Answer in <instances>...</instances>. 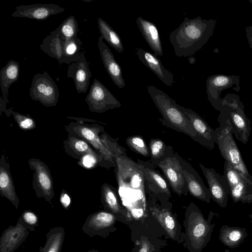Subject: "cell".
<instances>
[{
    "mask_svg": "<svg viewBox=\"0 0 252 252\" xmlns=\"http://www.w3.org/2000/svg\"><path fill=\"white\" fill-rule=\"evenodd\" d=\"M64 236V229L62 227L50 229L46 234V243L43 247H39V252H61Z\"/></svg>",
    "mask_w": 252,
    "mask_h": 252,
    "instance_id": "obj_32",
    "label": "cell"
},
{
    "mask_svg": "<svg viewBox=\"0 0 252 252\" xmlns=\"http://www.w3.org/2000/svg\"><path fill=\"white\" fill-rule=\"evenodd\" d=\"M12 115L19 127L24 130H32L36 127L34 120L29 115H25L14 112L11 109H8L6 115Z\"/></svg>",
    "mask_w": 252,
    "mask_h": 252,
    "instance_id": "obj_40",
    "label": "cell"
},
{
    "mask_svg": "<svg viewBox=\"0 0 252 252\" xmlns=\"http://www.w3.org/2000/svg\"><path fill=\"white\" fill-rule=\"evenodd\" d=\"M9 169V163L6 161L4 155H2L0 160V194L17 209L20 200L17 195Z\"/></svg>",
    "mask_w": 252,
    "mask_h": 252,
    "instance_id": "obj_26",
    "label": "cell"
},
{
    "mask_svg": "<svg viewBox=\"0 0 252 252\" xmlns=\"http://www.w3.org/2000/svg\"><path fill=\"white\" fill-rule=\"evenodd\" d=\"M115 161L117 190L122 205L133 220L147 216L149 213L143 165L127 155L116 157Z\"/></svg>",
    "mask_w": 252,
    "mask_h": 252,
    "instance_id": "obj_1",
    "label": "cell"
},
{
    "mask_svg": "<svg viewBox=\"0 0 252 252\" xmlns=\"http://www.w3.org/2000/svg\"><path fill=\"white\" fill-rule=\"evenodd\" d=\"M219 111L218 122L220 123L228 120L234 136L242 143L246 144L249 139L252 122L245 114L240 97L236 94H226L222 98Z\"/></svg>",
    "mask_w": 252,
    "mask_h": 252,
    "instance_id": "obj_6",
    "label": "cell"
},
{
    "mask_svg": "<svg viewBox=\"0 0 252 252\" xmlns=\"http://www.w3.org/2000/svg\"><path fill=\"white\" fill-rule=\"evenodd\" d=\"M245 228L223 226L220 231V239L224 245L234 248L238 246L247 237Z\"/></svg>",
    "mask_w": 252,
    "mask_h": 252,
    "instance_id": "obj_33",
    "label": "cell"
},
{
    "mask_svg": "<svg viewBox=\"0 0 252 252\" xmlns=\"http://www.w3.org/2000/svg\"><path fill=\"white\" fill-rule=\"evenodd\" d=\"M65 41L56 29L42 41L40 49L49 57L57 60L60 64L66 63L64 53Z\"/></svg>",
    "mask_w": 252,
    "mask_h": 252,
    "instance_id": "obj_27",
    "label": "cell"
},
{
    "mask_svg": "<svg viewBox=\"0 0 252 252\" xmlns=\"http://www.w3.org/2000/svg\"><path fill=\"white\" fill-rule=\"evenodd\" d=\"M214 215L210 212L207 220L193 202L187 207L183 220L185 232L183 245L189 252H201L209 242L215 226L211 223Z\"/></svg>",
    "mask_w": 252,
    "mask_h": 252,
    "instance_id": "obj_4",
    "label": "cell"
},
{
    "mask_svg": "<svg viewBox=\"0 0 252 252\" xmlns=\"http://www.w3.org/2000/svg\"><path fill=\"white\" fill-rule=\"evenodd\" d=\"M199 165L209 186L211 199L220 207L225 208L229 195V189L224 177L213 168H208L201 163Z\"/></svg>",
    "mask_w": 252,
    "mask_h": 252,
    "instance_id": "obj_17",
    "label": "cell"
},
{
    "mask_svg": "<svg viewBox=\"0 0 252 252\" xmlns=\"http://www.w3.org/2000/svg\"><path fill=\"white\" fill-rule=\"evenodd\" d=\"M86 252H99V251L95 249H92Z\"/></svg>",
    "mask_w": 252,
    "mask_h": 252,
    "instance_id": "obj_44",
    "label": "cell"
},
{
    "mask_svg": "<svg viewBox=\"0 0 252 252\" xmlns=\"http://www.w3.org/2000/svg\"><path fill=\"white\" fill-rule=\"evenodd\" d=\"M137 162L143 166L145 188L148 197L156 199L161 204L170 202L172 197L170 187L167 181L156 170V166L151 162L138 158Z\"/></svg>",
    "mask_w": 252,
    "mask_h": 252,
    "instance_id": "obj_11",
    "label": "cell"
},
{
    "mask_svg": "<svg viewBox=\"0 0 252 252\" xmlns=\"http://www.w3.org/2000/svg\"><path fill=\"white\" fill-rule=\"evenodd\" d=\"M126 143L135 152L146 158L150 157L149 147L141 135L130 136L126 138Z\"/></svg>",
    "mask_w": 252,
    "mask_h": 252,
    "instance_id": "obj_39",
    "label": "cell"
},
{
    "mask_svg": "<svg viewBox=\"0 0 252 252\" xmlns=\"http://www.w3.org/2000/svg\"><path fill=\"white\" fill-rule=\"evenodd\" d=\"M31 98L46 107L55 106L60 96L58 86L46 71L34 75L30 89Z\"/></svg>",
    "mask_w": 252,
    "mask_h": 252,
    "instance_id": "obj_12",
    "label": "cell"
},
{
    "mask_svg": "<svg viewBox=\"0 0 252 252\" xmlns=\"http://www.w3.org/2000/svg\"><path fill=\"white\" fill-rule=\"evenodd\" d=\"M56 30L65 42L76 38L79 31L77 22L73 15L65 19Z\"/></svg>",
    "mask_w": 252,
    "mask_h": 252,
    "instance_id": "obj_36",
    "label": "cell"
},
{
    "mask_svg": "<svg viewBox=\"0 0 252 252\" xmlns=\"http://www.w3.org/2000/svg\"><path fill=\"white\" fill-rule=\"evenodd\" d=\"M64 53L66 64H71L80 60L84 55L83 44L78 38L65 42Z\"/></svg>",
    "mask_w": 252,
    "mask_h": 252,
    "instance_id": "obj_35",
    "label": "cell"
},
{
    "mask_svg": "<svg viewBox=\"0 0 252 252\" xmlns=\"http://www.w3.org/2000/svg\"><path fill=\"white\" fill-rule=\"evenodd\" d=\"M245 32L249 45L252 50V26L246 27Z\"/></svg>",
    "mask_w": 252,
    "mask_h": 252,
    "instance_id": "obj_43",
    "label": "cell"
},
{
    "mask_svg": "<svg viewBox=\"0 0 252 252\" xmlns=\"http://www.w3.org/2000/svg\"><path fill=\"white\" fill-rule=\"evenodd\" d=\"M178 156L170 146L165 155L155 166L161 169L174 193L178 196L187 195L189 192Z\"/></svg>",
    "mask_w": 252,
    "mask_h": 252,
    "instance_id": "obj_10",
    "label": "cell"
},
{
    "mask_svg": "<svg viewBox=\"0 0 252 252\" xmlns=\"http://www.w3.org/2000/svg\"><path fill=\"white\" fill-rule=\"evenodd\" d=\"M63 148L68 155L77 160L87 153L96 151L85 140L69 134L63 141Z\"/></svg>",
    "mask_w": 252,
    "mask_h": 252,
    "instance_id": "obj_31",
    "label": "cell"
},
{
    "mask_svg": "<svg viewBox=\"0 0 252 252\" xmlns=\"http://www.w3.org/2000/svg\"><path fill=\"white\" fill-rule=\"evenodd\" d=\"M181 110L189 119L196 134L195 141L209 150L215 147L216 132L207 123L192 110L179 105Z\"/></svg>",
    "mask_w": 252,
    "mask_h": 252,
    "instance_id": "obj_20",
    "label": "cell"
},
{
    "mask_svg": "<svg viewBox=\"0 0 252 252\" xmlns=\"http://www.w3.org/2000/svg\"><path fill=\"white\" fill-rule=\"evenodd\" d=\"M128 226L133 244L132 252H163L167 246V234L150 213L143 218L133 220Z\"/></svg>",
    "mask_w": 252,
    "mask_h": 252,
    "instance_id": "obj_3",
    "label": "cell"
},
{
    "mask_svg": "<svg viewBox=\"0 0 252 252\" xmlns=\"http://www.w3.org/2000/svg\"><path fill=\"white\" fill-rule=\"evenodd\" d=\"M19 220L30 231H34L35 227L39 225V218L37 214L30 210L24 211Z\"/></svg>",
    "mask_w": 252,
    "mask_h": 252,
    "instance_id": "obj_41",
    "label": "cell"
},
{
    "mask_svg": "<svg viewBox=\"0 0 252 252\" xmlns=\"http://www.w3.org/2000/svg\"><path fill=\"white\" fill-rule=\"evenodd\" d=\"M30 168L33 171L32 186L37 198H43L49 203L55 196L53 178L48 166L39 159L29 160Z\"/></svg>",
    "mask_w": 252,
    "mask_h": 252,
    "instance_id": "obj_13",
    "label": "cell"
},
{
    "mask_svg": "<svg viewBox=\"0 0 252 252\" xmlns=\"http://www.w3.org/2000/svg\"><path fill=\"white\" fill-rule=\"evenodd\" d=\"M97 45L103 65L110 78L119 88H124L126 83L121 66L115 60L109 48L103 42L101 35L98 38Z\"/></svg>",
    "mask_w": 252,
    "mask_h": 252,
    "instance_id": "obj_22",
    "label": "cell"
},
{
    "mask_svg": "<svg viewBox=\"0 0 252 252\" xmlns=\"http://www.w3.org/2000/svg\"><path fill=\"white\" fill-rule=\"evenodd\" d=\"M82 167L90 169L99 166L106 168H110L103 158L96 151L83 155L78 161Z\"/></svg>",
    "mask_w": 252,
    "mask_h": 252,
    "instance_id": "obj_38",
    "label": "cell"
},
{
    "mask_svg": "<svg viewBox=\"0 0 252 252\" xmlns=\"http://www.w3.org/2000/svg\"><path fill=\"white\" fill-rule=\"evenodd\" d=\"M215 130V144L218 146L221 157L239 172L247 177H252L234 139L229 122L226 120L220 123V126Z\"/></svg>",
    "mask_w": 252,
    "mask_h": 252,
    "instance_id": "obj_8",
    "label": "cell"
},
{
    "mask_svg": "<svg viewBox=\"0 0 252 252\" xmlns=\"http://www.w3.org/2000/svg\"><path fill=\"white\" fill-rule=\"evenodd\" d=\"M229 196L234 203H252V177L242 174L235 184L229 186Z\"/></svg>",
    "mask_w": 252,
    "mask_h": 252,
    "instance_id": "obj_30",
    "label": "cell"
},
{
    "mask_svg": "<svg viewBox=\"0 0 252 252\" xmlns=\"http://www.w3.org/2000/svg\"><path fill=\"white\" fill-rule=\"evenodd\" d=\"M117 221V217L113 213L104 210L99 211L88 216L82 230L90 237L106 238L117 229L115 226Z\"/></svg>",
    "mask_w": 252,
    "mask_h": 252,
    "instance_id": "obj_15",
    "label": "cell"
},
{
    "mask_svg": "<svg viewBox=\"0 0 252 252\" xmlns=\"http://www.w3.org/2000/svg\"><path fill=\"white\" fill-rule=\"evenodd\" d=\"M217 20L185 17L179 26L171 32L169 40L178 57L190 56L206 44L213 35Z\"/></svg>",
    "mask_w": 252,
    "mask_h": 252,
    "instance_id": "obj_2",
    "label": "cell"
},
{
    "mask_svg": "<svg viewBox=\"0 0 252 252\" xmlns=\"http://www.w3.org/2000/svg\"><path fill=\"white\" fill-rule=\"evenodd\" d=\"M85 101L90 111L102 113L119 108L121 102L99 80L94 79Z\"/></svg>",
    "mask_w": 252,
    "mask_h": 252,
    "instance_id": "obj_14",
    "label": "cell"
},
{
    "mask_svg": "<svg viewBox=\"0 0 252 252\" xmlns=\"http://www.w3.org/2000/svg\"><path fill=\"white\" fill-rule=\"evenodd\" d=\"M169 147L160 139H151L149 145L151 162L156 165L165 155Z\"/></svg>",
    "mask_w": 252,
    "mask_h": 252,
    "instance_id": "obj_37",
    "label": "cell"
},
{
    "mask_svg": "<svg viewBox=\"0 0 252 252\" xmlns=\"http://www.w3.org/2000/svg\"><path fill=\"white\" fill-rule=\"evenodd\" d=\"M60 200L62 206L65 210L68 209L71 203V199L69 194L63 189L61 192Z\"/></svg>",
    "mask_w": 252,
    "mask_h": 252,
    "instance_id": "obj_42",
    "label": "cell"
},
{
    "mask_svg": "<svg viewBox=\"0 0 252 252\" xmlns=\"http://www.w3.org/2000/svg\"><path fill=\"white\" fill-rule=\"evenodd\" d=\"M136 24L147 44L156 56L163 55V49L158 30L155 24L139 16Z\"/></svg>",
    "mask_w": 252,
    "mask_h": 252,
    "instance_id": "obj_28",
    "label": "cell"
},
{
    "mask_svg": "<svg viewBox=\"0 0 252 252\" xmlns=\"http://www.w3.org/2000/svg\"><path fill=\"white\" fill-rule=\"evenodd\" d=\"M148 93L162 116L163 125L184 133L195 141L196 134L191 123L179 105L165 93L153 85L147 86Z\"/></svg>",
    "mask_w": 252,
    "mask_h": 252,
    "instance_id": "obj_5",
    "label": "cell"
},
{
    "mask_svg": "<svg viewBox=\"0 0 252 252\" xmlns=\"http://www.w3.org/2000/svg\"><path fill=\"white\" fill-rule=\"evenodd\" d=\"M139 60L166 85L172 87L175 81L173 74L166 69L157 56L150 52L140 48L135 49Z\"/></svg>",
    "mask_w": 252,
    "mask_h": 252,
    "instance_id": "obj_24",
    "label": "cell"
},
{
    "mask_svg": "<svg viewBox=\"0 0 252 252\" xmlns=\"http://www.w3.org/2000/svg\"><path fill=\"white\" fill-rule=\"evenodd\" d=\"M20 75V64L18 62L10 60L0 71V86L2 92L0 98L8 102V90L10 86L16 82Z\"/></svg>",
    "mask_w": 252,
    "mask_h": 252,
    "instance_id": "obj_29",
    "label": "cell"
},
{
    "mask_svg": "<svg viewBox=\"0 0 252 252\" xmlns=\"http://www.w3.org/2000/svg\"><path fill=\"white\" fill-rule=\"evenodd\" d=\"M249 1L252 4V0H249Z\"/></svg>",
    "mask_w": 252,
    "mask_h": 252,
    "instance_id": "obj_45",
    "label": "cell"
},
{
    "mask_svg": "<svg viewBox=\"0 0 252 252\" xmlns=\"http://www.w3.org/2000/svg\"><path fill=\"white\" fill-rule=\"evenodd\" d=\"M91 76L92 73L85 55L80 60L68 66L67 77L73 79L78 93H87Z\"/></svg>",
    "mask_w": 252,
    "mask_h": 252,
    "instance_id": "obj_25",
    "label": "cell"
},
{
    "mask_svg": "<svg viewBox=\"0 0 252 252\" xmlns=\"http://www.w3.org/2000/svg\"><path fill=\"white\" fill-rule=\"evenodd\" d=\"M28 229L18 219L15 226L5 229L0 237V252H14L26 240Z\"/></svg>",
    "mask_w": 252,
    "mask_h": 252,
    "instance_id": "obj_23",
    "label": "cell"
},
{
    "mask_svg": "<svg viewBox=\"0 0 252 252\" xmlns=\"http://www.w3.org/2000/svg\"><path fill=\"white\" fill-rule=\"evenodd\" d=\"M64 10V8L53 3L21 5L16 7L15 11L11 16L13 17L44 20L52 15L63 12Z\"/></svg>",
    "mask_w": 252,
    "mask_h": 252,
    "instance_id": "obj_21",
    "label": "cell"
},
{
    "mask_svg": "<svg viewBox=\"0 0 252 252\" xmlns=\"http://www.w3.org/2000/svg\"><path fill=\"white\" fill-rule=\"evenodd\" d=\"M97 25L103 39L119 53H123L124 48L122 40L117 32L103 19H97Z\"/></svg>",
    "mask_w": 252,
    "mask_h": 252,
    "instance_id": "obj_34",
    "label": "cell"
},
{
    "mask_svg": "<svg viewBox=\"0 0 252 252\" xmlns=\"http://www.w3.org/2000/svg\"><path fill=\"white\" fill-rule=\"evenodd\" d=\"M68 118L76 120L65 126L69 134L85 140L92 147L98 152L108 163L110 167H116L115 159L103 142L100 134L104 132L102 126L94 123L96 121L84 118L67 117Z\"/></svg>",
    "mask_w": 252,
    "mask_h": 252,
    "instance_id": "obj_7",
    "label": "cell"
},
{
    "mask_svg": "<svg viewBox=\"0 0 252 252\" xmlns=\"http://www.w3.org/2000/svg\"><path fill=\"white\" fill-rule=\"evenodd\" d=\"M147 207L149 213L158 222L168 239L178 244H183L184 232L182 231V226L177 219V214L172 210V203L161 204L156 199L148 197Z\"/></svg>",
    "mask_w": 252,
    "mask_h": 252,
    "instance_id": "obj_9",
    "label": "cell"
},
{
    "mask_svg": "<svg viewBox=\"0 0 252 252\" xmlns=\"http://www.w3.org/2000/svg\"><path fill=\"white\" fill-rule=\"evenodd\" d=\"M101 201L104 210L116 216L118 221L128 225L133 220L122 204L118 190L114 187L104 183L101 188Z\"/></svg>",
    "mask_w": 252,
    "mask_h": 252,
    "instance_id": "obj_18",
    "label": "cell"
},
{
    "mask_svg": "<svg viewBox=\"0 0 252 252\" xmlns=\"http://www.w3.org/2000/svg\"><path fill=\"white\" fill-rule=\"evenodd\" d=\"M178 158L183 167L184 176L188 192L193 197L209 203L211 199L209 189L205 185L197 172L179 155Z\"/></svg>",
    "mask_w": 252,
    "mask_h": 252,
    "instance_id": "obj_19",
    "label": "cell"
},
{
    "mask_svg": "<svg viewBox=\"0 0 252 252\" xmlns=\"http://www.w3.org/2000/svg\"><path fill=\"white\" fill-rule=\"evenodd\" d=\"M240 75L215 74L209 76L206 80L207 98L212 106L217 111H220L222 103L220 97L222 91L230 88L237 92L240 90Z\"/></svg>",
    "mask_w": 252,
    "mask_h": 252,
    "instance_id": "obj_16",
    "label": "cell"
}]
</instances>
